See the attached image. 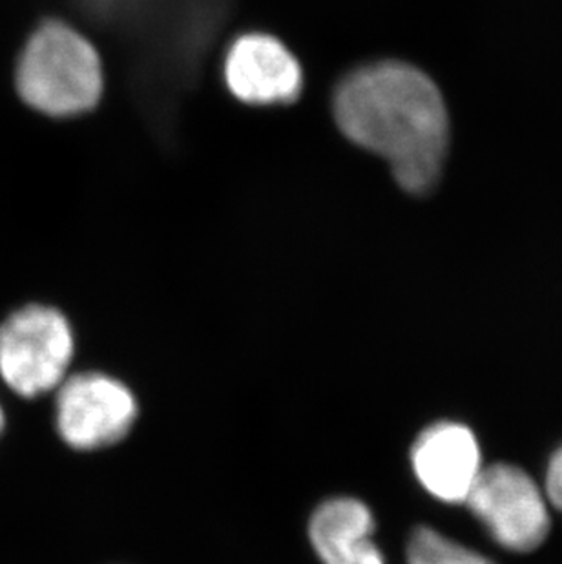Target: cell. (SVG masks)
Masks as SVG:
<instances>
[{"instance_id": "9c48e42d", "label": "cell", "mask_w": 562, "mask_h": 564, "mask_svg": "<svg viewBox=\"0 0 562 564\" xmlns=\"http://www.w3.org/2000/svg\"><path fill=\"white\" fill-rule=\"evenodd\" d=\"M406 564H495L477 550L456 543L430 527H419L409 538Z\"/></svg>"}, {"instance_id": "3957f363", "label": "cell", "mask_w": 562, "mask_h": 564, "mask_svg": "<svg viewBox=\"0 0 562 564\" xmlns=\"http://www.w3.org/2000/svg\"><path fill=\"white\" fill-rule=\"evenodd\" d=\"M74 352L68 318L50 305H24L0 324V378L22 399L55 391Z\"/></svg>"}, {"instance_id": "5b68a950", "label": "cell", "mask_w": 562, "mask_h": 564, "mask_svg": "<svg viewBox=\"0 0 562 564\" xmlns=\"http://www.w3.org/2000/svg\"><path fill=\"white\" fill-rule=\"evenodd\" d=\"M138 419V400L110 375L85 371L55 389V427L69 447L91 452L127 437Z\"/></svg>"}, {"instance_id": "277c9868", "label": "cell", "mask_w": 562, "mask_h": 564, "mask_svg": "<svg viewBox=\"0 0 562 564\" xmlns=\"http://www.w3.org/2000/svg\"><path fill=\"white\" fill-rule=\"evenodd\" d=\"M466 505L495 543L515 554L539 549L552 527L547 494L515 464L484 466Z\"/></svg>"}, {"instance_id": "ba28073f", "label": "cell", "mask_w": 562, "mask_h": 564, "mask_svg": "<svg viewBox=\"0 0 562 564\" xmlns=\"http://www.w3.org/2000/svg\"><path fill=\"white\" fill-rule=\"evenodd\" d=\"M375 532L371 508L353 497L322 502L309 522L311 544L324 564H386Z\"/></svg>"}, {"instance_id": "52a82bcc", "label": "cell", "mask_w": 562, "mask_h": 564, "mask_svg": "<svg viewBox=\"0 0 562 564\" xmlns=\"http://www.w3.org/2000/svg\"><path fill=\"white\" fill-rule=\"evenodd\" d=\"M225 83L239 101L281 105L302 90V68L285 44L266 33H247L234 41L224 64Z\"/></svg>"}, {"instance_id": "8fae6325", "label": "cell", "mask_w": 562, "mask_h": 564, "mask_svg": "<svg viewBox=\"0 0 562 564\" xmlns=\"http://www.w3.org/2000/svg\"><path fill=\"white\" fill-rule=\"evenodd\" d=\"M4 424H6L4 408H2V404H0V435H2V432H4Z\"/></svg>"}, {"instance_id": "8992f818", "label": "cell", "mask_w": 562, "mask_h": 564, "mask_svg": "<svg viewBox=\"0 0 562 564\" xmlns=\"http://www.w3.org/2000/svg\"><path fill=\"white\" fill-rule=\"evenodd\" d=\"M411 466L420 486L436 501L461 505L483 471V453L466 424L435 422L414 441Z\"/></svg>"}, {"instance_id": "30bf717a", "label": "cell", "mask_w": 562, "mask_h": 564, "mask_svg": "<svg viewBox=\"0 0 562 564\" xmlns=\"http://www.w3.org/2000/svg\"><path fill=\"white\" fill-rule=\"evenodd\" d=\"M544 494L548 502L562 513V447L553 453L548 463L547 479H544Z\"/></svg>"}, {"instance_id": "7a4b0ae2", "label": "cell", "mask_w": 562, "mask_h": 564, "mask_svg": "<svg viewBox=\"0 0 562 564\" xmlns=\"http://www.w3.org/2000/svg\"><path fill=\"white\" fill-rule=\"evenodd\" d=\"M101 57L94 44L61 21H46L28 39L17 63V90L37 112L72 118L102 96Z\"/></svg>"}, {"instance_id": "6da1fadb", "label": "cell", "mask_w": 562, "mask_h": 564, "mask_svg": "<svg viewBox=\"0 0 562 564\" xmlns=\"http://www.w3.org/2000/svg\"><path fill=\"white\" fill-rule=\"evenodd\" d=\"M338 127L388 161L400 187L424 194L441 177L450 143L447 110L435 83L398 61L347 75L335 96Z\"/></svg>"}]
</instances>
